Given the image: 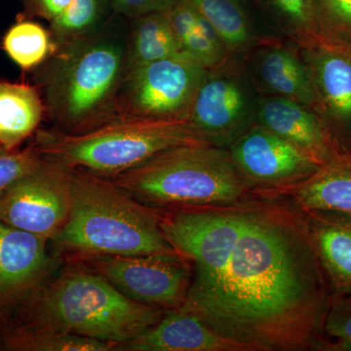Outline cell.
<instances>
[{"label":"cell","mask_w":351,"mask_h":351,"mask_svg":"<svg viewBox=\"0 0 351 351\" xmlns=\"http://www.w3.org/2000/svg\"><path fill=\"white\" fill-rule=\"evenodd\" d=\"M261 125L323 164L336 147L311 108L284 97L265 99L258 110Z\"/></svg>","instance_id":"e0dca14e"},{"label":"cell","mask_w":351,"mask_h":351,"mask_svg":"<svg viewBox=\"0 0 351 351\" xmlns=\"http://www.w3.org/2000/svg\"><path fill=\"white\" fill-rule=\"evenodd\" d=\"M137 19L128 45V71L182 54L181 45L173 31L167 12L149 14Z\"/></svg>","instance_id":"603a6c76"},{"label":"cell","mask_w":351,"mask_h":351,"mask_svg":"<svg viewBox=\"0 0 351 351\" xmlns=\"http://www.w3.org/2000/svg\"><path fill=\"white\" fill-rule=\"evenodd\" d=\"M325 277L301 210L248 200L232 257L193 277L180 307L258 351L324 350Z\"/></svg>","instance_id":"6da1fadb"},{"label":"cell","mask_w":351,"mask_h":351,"mask_svg":"<svg viewBox=\"0 0 351 351\" xmlns=\"http://www.w3.org/2000/svg\"><path fill=\"white\" fill-rule=\"evenodd\" d=\"M101 0H73L52 21V29L64 43L90 36L101 18Z\"/></svg>","instance_id":"484cf974"},{"label":"cell","mask_w":351,"mask_h":351,"mask_svg":"<svg viewBox=\"0 0 351 351\" xmlns=\"http://www.w3.org/2000/svg\"><path fill=\"white\" fill-rule=\"evenodd\" d=\"M207 69L184 53L128 71L123 85L124 117L145 119L184 117Z\"/></svg>","instance_id":"ba28073f"},{"label":"cell","mask_w":351,"mask_h":351,"mask_svg":"<svg viewBox=\"0 0 351 351\" xmlns=\"http://www.w3.org/2000/svg\"><path fill=\"white\" fill-rule=\"evenodd\" d=\"M302 213L327 280L336 294H351L350 215L320 210Z\"/></svg>","instance_id":"ac0fdd59"},{"label":"cell","mask_w":351,"mask_h":351,"mask_svg":"<svg viewBox=\"0 0 351 351\" xmlns=\"http://www.w3.org/2000/svg\"><path fill=\"white\" fill-rule=\"evenodd\" d=\"M248 100L239 82L226 76L204 78L186 119L210 145L232 144L243 130Z\"/></svg>","instance_id":"4fadbf2b"},{"label":"cell","mask_w":351,"mask_h":351,"mask_svg":"<svg viewBox=\"0 0 351 351\" xmlns=\"http://www.w3.org/2000/svg\"><path fill=\"white\" fill-rule=\"evenodd\" d=\"M279 15L309 43L331 38L321 23L316 0H270Z\"/></svg>","instance_id":"4316f807"},{"label":"cell","mask_w":351,"mask_h":351,"mask_svg":"<svg viewBox=\"0 0 351 351\" xmlns=\"http://www.w3.org/2000/svg\"><path fill=\"white\" fill-rule=\"evenodd\" d=\"M43 160L34 145L24 149H8L0 145V196L36 170Z\"/></svg>","instance_id":"f1b7e54d"},{"label":"cell","mask_w":351,"mask_h":351,"mask_svg":"<svg viewBox=\"0 0 351 351\" xmlns=\"http://www.w3.org/2000/svg\"><path fill=\"white\" fill-rule=\"evenodd\" d=\"M263 195L288 196L302 211L320 210L351 216V156L336 149L304 181Z\"/></svg>","instance_id":"2e32d148"},{"label":"cell","mask_w":351,"mask_h":351,"mask_svg":"<svg viewBox=\"0 0 351 351\" xmlns=\"http://www.w3.org/2000/svg\"><path fill=\"white\" fill-rule=\"evenodd\" d=\"M166 309L131 300L92 270L71 269L0 313V320L34 325L117 346L158 323Z\"/></svg>","instance_id":"7a4b0ae2"},{"label":"cell","mask_w":351,"mask_h":351,"mask_svg":"<svg viewBox=\"0 0 351 351\" xmlns=\"http://www.w3.org/2000/svg\"><path fill=\"white\" fill-rule=\"evenodd\" d=\"M0 350L10 351L117 350L112 343L34 325L0 320Z\"/></svg>","instance_id":"ffe728a7"},{"label":"cell","mask_w":351,"mask_h":351,"mask_svg":"<svg viewBox=\"0 0 351 351\" xmlns=\"http://www.w3.org/2000/svg\"><path fill=\"white\" fill-rule=\"evenodd\" d=\"M306 66L321 107L343 123L351 122V43L326 38L309 44Z\"/></svg>","instance_id":"9a60e30c"},{"label":"cell","mask_w":351,"mask_h":351,"mask_svg":"<svg viewBox=\"0 0 351 351\" xmlns=\"http://www.w3.org/2000/svg\"><path fill=\"white\" fill-rule=\"evenodd\" d=\"M108 179L154 209L230 206L252 193L230 152L212 145L173 147Z\"/></svg>","instance_id":"5b68a950"},{"label":"cell","mask_w":351,"mask_h":351,"mask_svg":"<svg viewBox=\"0 0 351 351\" xmlns=\"http://www.w3.org/2000/svg\"><path fill=\"white\" fill-rule=\"evenodd\" d=\"M182 53L205 69L217 66L223 58L225 45L211 24L186 0H179L168 11Z\"/></svg>","instance_id":"44dd1931"},{"label":"cell","mask_w":351,"mask_h":351,"mask_svg":"<svg viewBox=\"0 0 351 351\" xmlns=\"http://www.w3.org/2000/svg\"><path fill=\"white\" fill-rule=\"evenodd\" d=\"M117 350L258 351L255 346L221 336L181 307L166 311L154 326L137 338L121 343Z\"/></svg>","instance_id":"5bb4252c"},{"label":"cell","mask_w":351,"mask_h":351,"mask_svg":"<svg viewBox=\"0 0 351 351\" xmlns=\"http://www.w3.org/2000/svg\"><path fill=\"white\" fill-rule=\"evenodd\" d=\"M3 48L14 63L29 71L43 64L49 55V36L40 25L21 21L6 32Z\"/></svg>","instance_id":"d4e9b609"},{"label":"cell","mask_w":351,"mask_h":351,"mask_svg":"<svg viewBox=\"0 0 351 351\" xmlns=\"http://www.w3.org/2000/svg\"><path fill=\"white\" fill-rule=\"evenodd\" d=\"M82 261L131 300L166 311L184 304L193 280L189 261L181 255L99 256Z\"/></svg>","instance_id":"30bf717a"},{"label":"cell","mask_w":351,"mask_h":351,"mask_svg":"<svg viewBox=\"0 0 351 351\" xmlns=\"http://www.w3.org/2000/svg\"><path fill=\"white\" fill-rule=\"evenodd\" d=\"M199 145L210 144L186 117L145 119L115 115L80 133L39 131L34 147L48 160L112 178L159 152Z\"/></svg>","instance_id":"8992f818"},{"label":"cell","mask_w":351,"mask_h":351,"mask_svg":"<svg viewBox=\"0 0 351 351\" xmlns=\"http://www.w3.org/2000/svg\"><path fill=\"white\" fill-rule=\"evenodd\" d=\"M260 71L265 84L280 97L298 101L311 110L321 107L308 68L290 50L274 48L265 53Z\"/></svg>","instance_id":"7402d4cb"},{"label":"cell","mask_w":351,"mask_h":351,"mask_svg":"<svg viewBox=\"0 0 351 351\" xmlns=\"http://www.w3.org/2000/svg\"><path fill=\"white\" fill-rule=\"evenodd\" d=\"M47 241L0 221V311L47 280L54 265Z\"/></svg>","instance_id":"7c38bea8"},{"label":"cell","mask_w":351,"mask_h":351,"mask_svg":"<svg viewBox=\"0 0 351 351\" xmlns=\"http://www.w3.org/2000/svg\"><path fill=\"white\" fill-rule=\"evenodd\" d=\"M211 24L226 48L240 50L250 43V25L237 0H186Z\"/></svg>","instance_id":"cb8c5ba5"},{"label":"cell","mask_w":351,"mask_h":351,"mask_svg":"<svg viewBox=\"0 0 351 351\" xmlns=\"http://www.w3.org/2000/svg\"><path fill=\"white\" fill-rule=\"evenodd\" d=\"M248 200L159 212L164 235L182 257L193 263L195 276H215L225 267L239 241Z\"/></svg>","instance_id":"52a82bcc"},{"label":"cell","mask_w":351,"mask_h":351,"mask_svg":"<svg viewBox=\"0 0 351 351\" xmlns=\"http://www.w3.org/2000/svg\"><path fill=\"white\" fill-rule=\"evenodd\" d=\"M43 110V100L36 88L0 82V145L17 149L36 131Z\"/></svg>","instance_id":"d6986e66"},{"label":"cell","mask_w":351,"mask_h":351,"mask_svg":"<svg viewBox=\"0 0 351 351\" xmlns=\"http://www.w3.org/2000/svg\"><path fill=\"white\" fill-rule=\"evenodd\" d=\"M73 0H25L27 7L51 21L56 19Z\"/></svg>","instance_id":"1f68e13d"},{"label":"cell","mask_w":351,"mask_h":351,"mask_svg":"<svg viewBox=\"0 0 351 351\" xmlns=\"http://www.w3.org/2000/svg\"><path fill=\"white\" fill-rule=\"evenodd\" d=\"M179 0H112L114 10L130 18L168 12Z\"/></svg>","instance_id":"4dcf8cb0"},{"label":"cell","mask_w":351,"mask_h":351,"mask_svg":"<svg viewBox=\"0 0 351 351\" xmlns=\"http://www.w3.org/2000/svg\"><path fill=\"white\" fill-rule=\"evenodd\" d=\"M324 335L332 339L325 350H351V294H336L325 316Z\"/></svg>","instance_id":"83f0119b"},{"label":"cell","mask_w":351,"mask_h":351,"mask_svg":"<svg viewBox=\"0 0 351 351\" xmlns=\"http://www.w3.org/2000/svg\"><path fill=\"white\" fill-rule=\"evenodd\" d=\"M230 154L240 174L260 193L304 181L322 165L262 125L242 132Z\"/></svg>","instance_id":"8fae6325"},{"label":"cell","mask_w":351,"mask_h":351,"mask_svg":"<svg viewBox=\"0 0 351 351\" xmlns=\"http://www.w3.org/2000/svg\"><path fill=\"white\" fill-rule=\"evenodd\" d=\"M323 27L351 38V0H316Z\"/></svg>","instance_id":"f546056e"},{"label":"cell","mask_w":351,"mask_h":351,"mask_svg":"<svg viewBox=\"0 0 351 351\" xmlns=\"http://www.w3.org/2000/svg\"><path fill=\"white\" fill-rule=\"evenodd\" d=\"M128 73V43L117 34L64 43L43 77L50 117L75 134L115 117L117 96Z\"/></svg>","instance_id":"277c9868"},{"label":"cell","mask_w":351,"mask_h":351,"mask_svg":"<svg viewBox=\"0 0 351 351\" xmlns=\"http://www.w3.org/2000/svg\"><path fill=\"white\" fill-rule=\"evenodd\" d=\"M59 253L99 256L180 255L164 235L158 209L132 197L112 180L73 169L69 218L53 239Z\"/></svg>","instance_id":"3957f363"},{"label":"cell","mask_w":351,"mask_h":351,"mask_svg":"<svg viewBox=\"0 0 351 351\" xmlns=\"http://www.w3.org/2000/svg\"><path fill=\"white\" fill-rule=\"evenodd\" d=\"M73 169L43 162L0 196V221L46 240L64 228L71 204Z\"/></svg>","instance_id":"9c48e42d"}]
</instances>
